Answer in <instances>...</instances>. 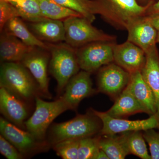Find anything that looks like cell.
<instances>
[{
	"label": "cell",
	"mask_w": 159,
	"mask_h": 159,
	"mask_svg": "<svg viewBox=\"0 0 159 159\" xmlns=\"http://www.w3.org/2000/svg\"><path fill=\"white\" fill-rule=\"evenodd\" d=\"M0 152L8 159H23L24 156L16 148L5 139L0 135Z\"/></svg>",
	"instance_id": "cell-31"
},
{
	"label": "cell",
	"mask_w": 159,
	"mask_h": 159,
	"mask_svg": "<svg viewBox=\"0 0 159 159\" xmlns=\"http://www.w3.org/2000/svg\"><path fill=\"white\" fill-rule=\"evenodd\" d=\"M146 54L145 64L141 70L143 79L153 92L159 115V54L157 47Z\"/></svg>",
	"instance_id": "cell-19"
},
{
	"label": "cell",
	"mask_w": 159,
	"mask_h": 159,
	"mask_svg": "<svg viewBox=\"0 0 159 159\" xmlns=\"http://www.w3.org/2000/svg\"><path fill=\"white\" fill-rule=\"evenodd\" d=\"M100 135L85 137L80 139L78 159H95L100 149Z\"/></svg>",
	"instance_id": "cell-27"
},
{
	"label": "cell",
	"mask_w": 159,
	"mask_h": 159,
	"mask_svg": "<svg viewBox=\"0 0 159 159\" xmlns=\"http://www.w3.org/2000/svg\"><path fill=\"white\" fill-rule=\"evenodd\" d=\"M33 47L28 46L18 38L1 32L0 58L3 62H20Z\"/></svg>",
	"instance_id": "cell-18"
},
{
	"label": "cell",
	"mask_w": 159,
	"mask_h": 159,
	"mask_svg": "<svg viewBox=\"0 0 159 159\" xmlns=\"http://www.w3.org/2000/svg\"><path fill=\"white\" fill-rule=\"evenodd\" d=\"M0 133L25 158L46 152L51 147L47 141H38L29 131L19 128L3 117L0 118Z\"/></svg>",
	"instance_id": "cell-7"
},
{
	"label": "cell",
	"mask_w": 159,
	"mask_h": 159,
	"mask_svg": "<svg viewBox=\"0 0 159 159\" xmlns=\"http://www.w3.org/2000/svg\"><path fill=\"white\" fill-rule=\"evenodd\" d=\"M26 22L30 31L42 41L57 43L65 41V30L63 21L46 18L38 21Z\"/></svg>",
	"instance_id": "cell-16"
},
{
	"label": "cell",
	"mask_w": 159,
	"mask_h": 159,
	"mask_svg": "<svg viewBox=\"0 0 159 159\" xmlns=\"http://www.w3.org/2000/svg\"><path fill=\"white\" fill-rule=\"evenodd\" d=\"M61 6L79 13L91 22L96 19L92 0H54Z\"/></svg>",
	"instance_id": "cell-26"
},
{
	"label": "cell",
	"mask_w": 159,
	"mask_h": 159,
	"mask_svg": "<svg viewBox=\"0 0 159 159\" xmlns=\"http://www.w3.org/2000/svg\"><path fill=\"white\" fill-rule=\"evenodd\" d=\"M17 9L20 17L26 22L38 21L45 19L37 0H4Z\"/></svg>",
	"instance_id": "cell-24"
},
{
	"label": "cell",
	"mask_w": 159,
	"mask_h": 159,
	"mask_svg": "<svg viewBox=\"0 0 159 159\" xmlns=\"http://www.w3.org/2000/svg\"><path fill=\"white\" fill-rule=\"evenodd\" d=\"M102 125L101 120L90 108L87 113L78 115L69 121L52 124L47 133L46 140L52 147L65 140L99 134Z\"/></svg>",
	"instance_id": "cell-2"
},
{
	"label": "cell",
	"mask_w": 159,
	"mask_h": 159,
	"mask_svg": "<svg viewBox=\"0 0 159 159\" xmlns=\"http://www.w3.org/2000/svg\"><path fill=\"white\" fill-rule=\"evenodd\" d=\"M91 73L79 71L73 76L66 85L61 98L70 110L76 111L80 102L86 98L93 96L98 92L93 88Z\"/></svg>",
	"instance_id": "cell-12"
},
{
	"label": "cell",
	"mask_w": 159,
	"mask_h": 159,
	"mask_svg": "<svg viewBox=\"0 0 159 159\" xmlns=\"http://www.w3.org/2000/svg\"><path fill=\"white\" fill-rule=\"evenodd\" d=\"M121 134L100 135L99 147L109 159H124L130 154L127 144L128 132Z\"/></svg>",
	"instance_id": "cell-21"
},
{
	"label": "cell",
	"mask_w": 159,
	"mask_h": 159,
	"mask_svg": "<svg viewBox=\"0 0 159 159\" xmlns=\"http://www.w3.org/2000/svg\"><path fill=\"white\" fill-rule=\"evenodd\" d=\"M65 42L75 49L96 42H116V36L107 34L82 16H71L63 21Z\"/></svg>",
	"instance_id": "cell-6"
},
{
	"label": "cell",
	"mask_w": 159,
	"mask_h": 159,
	"mask_svg": "<svg viewBox=\"0 0 159 159\" xmlns=\"http://www.w3.org/2000/svg\"><path fill=\"white\" fill-rule=\"evenodd\" d=\"M116 42H96L76 49L80 70L92 73L113 62L114 46Z\"/></svg>",
	"instance_id": "cell-8"
},
{
	"label": "cell",
	"mask_w": 159,
	"mask_h": 159,
	"mask_svg": "<svg viewBox=\"0 0 159 159\" xmlns=\"http://www.w3.org/2000/svg\"><path fill=\"white\" fill-rule=\"evenodd\" d=\"M0 87L4 88L30 104L41 97L37 82L30 71L20 62H3L0 70Z\"/></svg>",
	"instance_id": "cell-3"
},
{
	"label": "cell",
	"mask_w": 159,
	"mask_h": 159,
	"mask_svg": "<svg viewBox=\"0 0 159 159\" xmlns=\"http://www.w3.org/2000/svg\"><path fill=\"white\" fill-rule=\"evenodd\" d=\"M80 139L65 140L57 143L52 147L57 155L63 159H78Z\"/></svg>",
	"instance_id": "cell-28"
},
{
	"label": "cell",
	"mask_w": 159,
	"mask_h": 159,
	"mask_svg": "<svg viewBox=\"0 0 159 159\" xmlns=\"http://www.w3.org/2000/svg\"><path fill=\"white\" fill-rule=\"evenodd\" d=\"M102 122L100 135L116 134L134 131H145L150 129H159V115L157 113L144 120H131L110 116L106 112H100L91 108Z\"/></svg>",
	"instance_id": "cell-10"
},
{
	"label": "cell",
	"mask_w": 159,
	"mask_h": 159,
	"mask_svg": "<svg viewBox=\"0 0 159 159\" xmlns=\"http://www.w3.org/2000/svg\"><path fill=\"white\" fill-rule=\"evenodd\" d=\"M37 97L35 99V108L34 113L25 122L26 130L38 141H46L48 129L57 116L70 110L62 98L48 102Z\"/></svg>",
	"instance_id": "cell-5"
},
{
	"label": "cell",
	"mask_w": 159,
	"mask_h": 159,
	"mask_svg": "<svg viewBox=\"0 0 159 159\" xmlns=\"http://www.w3.org/2000/svg\"><path fill=\"white\" fill-rule=\"evenodd\" d=\"M140 1L147 2V4L149 3H153V0H140Z\"/></svg>",
	"instance_id": "cell-35"
},
{
	"label": "cell",
	"mask_w": 159,
	"mask_h": 159,
	"mask_svg": "<svg viewBox=\"0 0 159 159\" xmlns=\"http://www.w3.org/2000/svg\"><path fill=\"white\" fill-rule=\"evenodd\" d=\"M155 129L143 131V136L149 146L152 159H159V131Z\"/></svg>",
	"instance_id": "cell-30"
},
{
	"label": "cell",
	"mask_w": 159,
	"mask_h": 159,
	"mask_svg": "<svg viewBox=\"0 0 159 159\" xmlns=\"http://www.w3.org/2000/svg\"><path fill=\"white\" fill-rule=\"evenodd\" d=\"M126 87L142 105L145 113L149 116L157 111L156 101L153 92L143 79L141 71L130 74V79Z\"/></svg>",
	"instance_id": "cell-17"
},
{
	"label": "cell",
	"mask_w": 159,
	"mask_h": 159,
	"mask_svg": "<svg viewBox=\"0 0 159 159\" xmlns=\"http://www.w3.org/2000/svg\"><path fill=\"white\" fill-rule=\"evenodd\" d=\"M51 54L48 49L33 47L21 61V63L30 71L38 84L41 97L52 99L49 89L50 79L48 70Z\"/></svg>",
	"instance_id": "cell-9"
},
{
	"label": "cell",
	"mask_w": 159,
	"mask_h": 159,
	"mask_svg": "<svg viewBox=\"0 0 159 159\" xmlns=\"http://www.w3.org/2000/svg\"><path fill=\"white\" fill-rule=\"evenodd\" d=\"M130 79V73L116 63H111L98 70L97 91L116 100L126 88Z\"/></svg>",
	"instance_id": "cell-11"
},
{
	"label": "cell",
	"mask_w": 159,
	"mask_h": 159,
	"mask_svg": "<svg viewBox=\"0 0 159 159\" xmlns=\"http://www.w3.org/2000/svg\"><path fill=\"white\" fill-rule=\"evenodd\" d=\"M2 32L15 36L28 46L48 49L47 43L35 37L21 18L16 17L9 20L4 26Z\"/></svg>",
	"instance_id": "cell-22"
},
{
	"label": "cell",
	"mask_w": 159,
	"mask_h": 159,
	"mask_svg": "<svg viewBox=\"0 0 159 159\" xmlns=\"http://www.w3.org/2000/svg\"><path fill=\"white\" fill-rule=\"evenodd\" d=\"M114 62L130 74L141 71L146 61L145 51L127 40L114 46Z\"/></svg>",
	"instance_id": "cell-14"
},
{
	"label": "cell",
	"mask_w": 159,
	"mask_h": 159,
	"mask_svg": "<svg viewBox=\"0 0 159 159\" xmlns=\"http://www.w3.org/2000/svg\"><path fill=\"white\" fill-rule=\"evenodd\" d=\"M157 12H159V0H158L156 2L153 3L151 5L147 15Z\"/></svg>",
	"instance_id": "cell-33"
},
{
	"label": "cell",
	"mask_w": 159,
	"mask_h": 159,
	"mask_svg": "<svg viewBox=\"0 0 159 159\" xmlns=\"http://www.w3.org/2000/svg\"><path fill=\"white\" fill-rule=\"evenodd\" d=\"M47 43L51 54L48 70L57 81L56 91L59 97L63 93L70 80L80 70L76 49L65 42Z\"/></svg>",
	"instance_id": "cell-4"
},
{
	"label": "cell",
	"mask_w": 159,
	"mask_h": 159,
	"mask_svg": "<svg viewBox=\"0 0 159 159\" xmlns=\"http://www.w3.org/2000/svg\"><path fill=\"white\" fill-rule=\"evenodd\" d=\"M106 112L111 117L122 119L139 113H145V111L126 87Z\"/></svg>",
	"instance_id": "cell-20"
},
{
	"label": "cell",
	"mask_w": 159,
	"mask_h": 159,
	"mask_svg": "<svg viewBox=\"0 0 159 159\" xmlns=\"http://www.w3.org/2000/svg\"><path fill=\"white\" fill-rule=\"evenodd\" d=\"M44 17L63 21L71 16H82L74 10L61 6L54 0H37ZM83 17V16H82Z\"/></svg>",
	"instance_id": "cell-23"
},
{
	"label": "cell",
	"mask_w": 159,
	"mask_h": 159,
	"mask_svg": "<svg viewBox=\"0 0 159 159\" xmlns=\"http://www.w3.org/2000/svg\"><path fill=\"white\" fill-rule=\"evenodd\" d=\"M0 88L1 113L9 122L26 130L25 122L29 119L30 104L4 88Z\"/></svg>",
	"instance_id": "cell-13"
},
{
	"label": "cell",
	"mask_w": 159,
	"mask_h": 159,
	"mask_svg": "<svg viewBox=\"0 0 159 159\" xmlns=\"http://www.w3.org/2000/svg\"><path fill=\"white\" fill-rule=\"evenodd\" d=\"M95 159H109L105 152L100 148L96 156Z\"/></svg>",
	"instance_id": "cell-34"
},
{
	"label": "cell",
	"mask_w": 159,
	"mask_h": 159,
	"mask_svg": "<svg viewBox=\"0 0 159 159\" xmlns=\"http://www.w3.org/2000/svg\"><path fill=\"white\" fill-rule=\"evenodd\" d=\"M94 14L117 29L127 30L134 20L147 15L152 4L142 6L136 0H92Z\"/></svg>",
	"instance_id": "cell-1"
},
{
	"label": "cell",
	"mask_w": 159,
	"mask_h": 159,
	"mask_svg": "<svg viewBox=\"0 0 159 159\" xmlns=\"http://www.w3.org/2000/svg\"><path fill=\"white\" fill-rule=\"evenodd\" d=\"M142 131L128 132L127 144L129 154L142 159H152L148 153Z\"/></svg>",
	"instance_id": "cell-25"
},
{
	"label": "cell",
	"mask_w": 159,
	"mask_h": 159,
	"mask_svg": "<svg viewBox=\"0 0 159 159\" xmlns=\"http://www.w3.org/2000/svg\"><path fill=\"white\" fill-rule=\"evenodd\" d=\"M159 43V31L158 32L157 38V43Z\"/></svg>",
	"instance_id": "cell-36"
},
{
	"label": "cell",
	"mask_w": 159,
	"mask_h": 159,
	"mask_svg": "<svg viewBox=\"0 0 159 159\" xmlns=\"http://www.w3.org/2000/svg\"><path fill=\"white\" fill-rule=\"evenodd\" d=\"M147 17L151 24L159 31V12L147 15Z\"/></svg>",
	"instance_id": "cell-32"
},
{
	"label": "cell",
	"mask_w": 159,
	"mask_h": 159,
	"mask_svg": "<svg viewBox=\"0 0 159 159\" xmlns=\"http://www.w3.org/2000/svg\"><path fill=\"white\" fill-rule=\"evenodd\" d=\"M127 40L142 48L145 53L156 47L158 31L151 24L147 16L134 20L127 29Z\"/></svg>",
	"instance_id": "cell-15"
},
{
	"label": "cell",
	"mask_w": 159,
	"mask_h": 159,
	"mask_svg": "<svg viewBox=\"0 0 159 159\" xmlns=\"http://www.w3.org/2000/svg\"><path fill=\"white\" fill-rule=\"evenodd\" d=\"M16 17H20L17 9L9 2L0 0V32L8 21Z\"/></svg>",
	"instance_id": "cell-29"
}]
</instances>
